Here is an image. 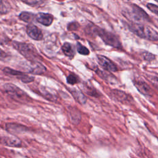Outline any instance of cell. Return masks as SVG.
Segmentation results:
<instances>
[{
	"label": "cell",
	"mask_w": 158,
	"mask_h": 158,
	"mask_svg": "<svg viewBox=\"0 0 158 158\" xmlns=\"http://www.w3.org/2000/svg\"><path fill=\"white\" fill-rule=\"evenodd\" d=\"M27 35L34 40H41L43 38V33L41 30L36 25L30 24L27 27Z\"/></svg>",
	"instance_id": "10"
},
{
	"label": "cell",
	"mask_w": 158,
	"mask_h": 158,
	"mask_svg": "<svg viewBox=\"0 0 158 158\" xmlns=\"http://www.w3.org/2000/svg\"><path fill=\"white\" fill-rule=\"evenodd\" d=\"M13 46L28 60L37 61V59L40 57L36 48L31 44L14 41Z\"/></svg>",
	"instance_id": "3"
},
{
	"label": "cell",
	"mask_w": 158,
	"mask_h": 158,
	"mask_svg": "<svg viewBox=\"0 0 158 158\" xmlns=\"http://www.w3.org/2000/svg\"><path fill=\"white\" fill-rule=\"evenodd\" d=\"M19 18L20 20L25 22H31L34 21V20L36 19V15L30 12H22L20 14Z\"/></svg>",
	"instance_id": "14"
},
{
	"label": "cell",
	"mask_w": 158,
	"mask_h": 158,
	"mask_svg": "<svg viewBox=\"0 0 158 158\" xmlns=\"http://www.w3.org/2000/svg\"><path fill=\"white\" fill-rule=\"evenodd\" d=\"M157 1V2H158V1Z\"/></svg>",
	"instance_id": "26"
},
{
	"label": "cell",
	"mask_w": 158,
	"mask_h": 158,
	"mask_svg": "<svg viewBox=\"0 0 158 158\" xmlns=\"http://www.w3.org/2000/svg\"><path fill=\"white\" fill-rule=\"evenodd\" d=\"M94 31L106 44L116 48L122 47V44L118 37L115 34L98 28H96Z\"/></svg>",
	"instance_id": "4"
},
{
	"label": "cell",
	"mask_w": 158,
	"mask_h": 158,
	"mask_svg": "<svg viewBox=\"0 0 158 158\" xmlns=\"http://www.w3.org/2000/svg\"><path fill=\"white\" fill-rule=\"evenodd\" d=\"M127 26L130 31L141 38L150 41H158V32L150 26L135 22L128 23Z\"/></svg>",
	"instance_id": "1"
},
{
	"label": "cell",
	"mask_w": 158,
	"mask_h": 158,
	"mask_svg": "<svg viewBox=\"0 0 158 158\" xmlns=\"http://www.w3.org/2000/svg\"><path fill=\"white\" fill-rule=\"evenodd\" d=\"M79 27V24L77 22H72L67 26L69 30H77Z\"/></svg>",
	"instance_id": "24"
},
{
	"label": "cell",
	"mask_w": 158,
	"mask_h": 158,
	"mask_svg": "<svg viewBox=\"0 0 158 158\" xmlns=\"http://www.w3.org/2000/svg\"><path fill=\"white\" fill-rule=\"evenodd\" d=\"M149 80L158 89V77L155 76H151L149 77Z\"/></svg>",
	"instance_id": "25"
},
{
	"label": "cell",
	"mask_w": 158,
	"mask_h": 158,
	"mask_svg": "<svg viewBox=\"0 0 158 158\" xmlns=\"http://www.w3.org/2000/svg\"><path fill=\"white\" fill-rule=\"evenodd\" d=\"M78 81V78L75 74H70L67 78V82L70 85H74Z\"/></svg>",
	"instance_id": "19"
},
{
	"label": "cell",
	"mask_w": 158,
	"mask_h": 158,
	"mask_svg": "<svg viewBox=\"0 0 158 158\" xmlns=\"http://www.w3.org/2000/svg\"><path fill=\"white\" fill-rule=\"evenodd\" d=\"M73 95V96L75 97V99L80 103L81 104H85L86 101V99L85 98V96L80 91H77V90H74V91H71Z\"/></svg>",
	"instance_id": "16"
},
{
	"label": "cell",
	"mask_w": 158,
	"mask_h": 158,
	"mask_svg": "<svg viewBox=\"0 0 158 158\" xmlns=\"http://www.w3.org/2000/svg\"><path fill=\"white\" fill-rule=\"evenodd\" d=\"M2 140H3L2 142L4 143H5L6 144L9 145V146H18V145L20 144V140L16 138L6 137L4 138H2Z\"/></svg>",
	"instance_id": "15"
},
{
	"label": "cell",
	"mask_w": 158,
	"mask_h": 158,
	"mask_svg": "<svg viewBox=\"0 0 158 158\" xmlns=\"http://www.w3.org/2000/svg\"><path fill=\"white\" fill-rule=\"evenodd\" d=\"M62 50L65 55L69 57H73L75 55L74 49L70 43H65L62 46Z\"/></svg>",
	"instance_id": "13"
},
{
	"label": "cell",
	"mask_w": 158,
	"mask_h": 158,
	"mask_svg": "<svg viewBox=\"0 0 158 158\" xmlns=\"http://www.w3.org/2000/svg\"><path fill=\"white\" fill-rule=\"evenodd\" d=\"M23 3L27 4L31 6H38L41 5L44 1H36V0H30V1H23Z\"/></svg>",
	"instance_id": "23"
},
{
	"label": "cell",
	"mask_w": 158,
	"mask_h": 158,
	"mask_svg": "<svg viewBox=\"0 0 158 158\" xmlns=\"http://www.w3.org/2000/svg\"><path fill=\"white\" fill-rule=\"evenodd\" d=\"M97 61L104 69L109 72H116L118 68L115 64L110 59L102 55H97Z\"/></svg>",
	"instance_id": "7"
},
{
	"label": "cell",
	"mask_w": 158,
	"mask_h": 158,
	"mask_svg": "<svg viewBox=\"0 0 158 158\" xmlns=\"http://www.w3.org/2000/svg\"><path fill=\"white\" fill-rule=\"evenodd\" d=\"M4 72L5 73H6L7 75H12V76H15L17 77L18 78H19L22 81L24 82V83H30L31 82L34 80V77L30 76L28 75H26L24 73L19 71V70H15L9 68H4V69L3 70Z\"/></svg>",
	"instance_id": "8"
},
{
	"label": "cell",
	"mask_w": 158,
	"mask_h": 158,
	"mask_svg": "<svg viewBox=\"0 0 158 158\" xmlns=\"http://www.w3.org/2000/svg\"><path fill=\"white\" fill-rule=\"evenodd\" d=\"M143 57L144 58V60H148V61H151V60H152L155 59V56L149 52H147V51H144L143 52Z\"/></svg>",
	"instance_id": "22"
},
{
	"label": "cell",
	"mask_w": 158,
	"mask_h": 158,
	"mask_svg": "<svg viewBox=\"0 0 158 158\" xmlns=\"http://www.w3.org/2000/svg\"><path fill=\"white\" fill-rule=\"evenodd\" d=\"M40 92H41V93L46 98H47L48 99H50V100H51V101H53L54 99H55L54 96H53L52 94H51V93H49V92H48V91H47V92H46V89H44V88H43V87H42V88L40 89Z\"/></svg>",
	"instance_id": "20"
},
{
	"label": "cell",
	"mask_w": 158,
	"mask_h": 158,
	"mask_svg": "<svg viewBox=\"0 0 158 158\" xmlns=\"http://www.w3.org/2000/svg\"><path fill=\"white\" fill-rule=\"evenodd\" d=\"M111 94L117 101L122 103H129L133 101V98L130 95L119 89L112 90Z\"/></svg>",
	"instance_id": "9"
},
{
	"label": "cell",
	"mask_w": 158,
	"mask_h": 158,
	"mask_svg": "<svg viewBox=\"0 0 158 158\" xmlns=\"http://www.w3.org/2000/svg\"><path fill=\"white\" fill-rule=\"evenodd\" d=\"M125 17L136 21H149L150 18L146 12L136 4H132L131 9L123 12Z\"/></svg>",
	"instance_id": "5"
},
{
	"label": "cell",
	"mask_w": 158,
	"mask_h": 158,
	"mask_svg": "<svg viewBox=\"0 0 158 158\" xmlns=\"http://www.w3.org/2000/svg\"><path fill=\"white\" fill-rule=\"evenodd\" d=\"M22 68L28 73L40 75L46 72V68L38 61H27L22 62Z\"/></svg>",
	"instance_id": "6"
},
{
	"label": "cell",
	"mask_w": 158,
	"mask_h": 158,
	"mask_svg": "<svg viewBox=\"0 0 158 158\" xmlns=\"http://www.w3.org/2000/svg\"><path fill=\"white\" fill-rule=\"evenodd\" d=\"M10 10L9 4L4 1H0V14H4L8 12Z\"/></svg>",
	"instance_id": "17"
},
{
	"label": "cell",
	"mask_w": 158,
	"mask_h": 158,
	"mask_svg": "<svg viewBox=\"0 0 158 158\" xmlns=\"http://www.w3.org/2000/svg\"><path fill=\"white\" fill-rule=\"evenodd\" d=\"M77 51L82 55H88L89 54V51L88 49L78 42L77 43Z\"/></svg>",
	"instance_id": "18"
},
{
	"label": "cell",
	"mask_w": 158,
	"mask_h": 158,
	"mask_svg": "<svg viewBox=\"0 0 158 158\" xmlns=\"http://www.w3.org/2000/svg\"><path fill=\"white\" fill-rule=\"evenodd\" d=\"M36 20L44 26H49L53 22V16L50 14L40 12L36 15Z\"/></svg>",
	"instance_id": "12"
},
{
	"label": "cell",
	"mask_w": 158,
	"mask_h": 158,
	"mask_svg": "<svg viewBox=\"0 0 158 158\" xmlns=\"http://www.w3.org/2000/svg\"><path fill=\"white\" fill-rule=\"evenodd\" d=\"M147 8L154 14L158 15V6L152 3H148L146 4Z\"/></svg>",
	"instance_id": "21"
},
{
	"label": "cell",
	"mask_w": 158,
	"mask_h": 158,
	"mask_svg": "<svg viewBox=\"0 0 158 158\" xmlns=\"http://www.w3.org/2000/svg\"><path fill=\"white\" fill-rule=\"evenodd\" d=\"M4 89L9 97L19 102L28 103L31 101V98L24 91L13 84H5Z\"/></svg>",
	"instance_id": "2"
},
{
	"label": "cell",
	"mask_w": 158,
	"mask_h": 158,
	"mask_svg": "<svg viewBox=\"0 0 158 158\" xmlns=\"http://www.w3.org/2000/svg\"><path fill=\"white\" fill-rule=\"evenodd\" d=\"M134 85L137 89L143 95L146 96H150L152 94V90L150 86L144 81L142 80H134Z\"/></svg>",
	"instance_id": "11"
}]
</instances>
